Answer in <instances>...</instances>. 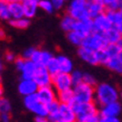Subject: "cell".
Here are the masks:
<instances>
[{
	"label": "cell",
	"mask_w": 122,
	"mask_h": 122,
	"mask_svg": "<svg viewBox=\"0 0 122 122\" xmlns=\"http://www.w3.org/2000/svg\"><path fill=\"white\" fill-rule=\"evenodd\" d=\"M46 67H47L48 72L52 74V76L58 73V72H59V65H58V62H57L56 56H54V57H53L49 62H48L47 65H46Z\"/></svg>",
	"instance_id": "30"
},
{
	"label": "cell",
	"mask_w": 122,
	"mask_h": 122,
	"mask_svg": "<svg viewBox=\"0 0 122 122\" xmlns=\"http://www.w3.org/2000/svg\"><path fill=\"white\" fill-rule=\"evenodd\" d=\"M100 118H101L100 113H96V114L90 115L89 118H86L84 121L85 122H100Z\"/></svg>",
	"instance_id": "41"
},
{
	"label": "cell",
	"mask_w": 122,
	"mask_h": 122,
	"mask_svg": "<svg viewBox=\"0 0 122 122\" xmlns=\"http://www.w3.org/2000/svg\"><path fill=\"white\" fill-rule=\"evenodd\" d=\"M122 111V105L119 101H114L111 103L100 107L99 113L101 117H119Z\"/></svg>",
	"instance_id": "14"
},
{
	"label": "cell",
	"mask_w": 122,
	"mask_h": 122,
	"mask_svg": "<svg viewBox=\"0 0 122 122\" xmlns=\"http://www.w3.org/2000/svg\"><path fill=\"white\" fill-rule=\"evenodd\" d=\"M54 56L51 52H48V51H44V49H41V63L39 65H43V66H46L47 63L53 58Z\"/></svg>",
	"instance_id": "35"
},
{
	"label": "cell",
	"mask_w": 122,
	"mask_h": 122,
	"mask_svg": "<svg viewBox=\"0 0 122 122\" xmlns=\"http://www.w3.org/2000/svg\"><path fill=\"white\" fill-rule=\"evenodd\" d=\"M65 1H71V0H65Z\"/></svg>",
	"instance_id": "51"
},
{
	"label": "cell",
	"mask_w": 122,
	"mask_h": 122,
	"mask_svg": "<svg viewBox=\"0 0 122 122\" xmlns=\"http://www.w3.org/2000/svg\"><path fill=\"white\" fill-rule=\"evenodd\" d=\"M121 10H122V7H121Z\"/></svg>",
	"instance_id": "52"
},
{
	"label": "cell",
	"mask_w": 122,
	"mask_h": 122,
	"mask_svg": "<svg viewBox=\"0 0 122 122\" xmlns=\"http://www.w3.org/2000/svg\"><path fill=\"white\" fill-rule=\"evenodd\" d=\"M11 111V104L9 100L1 97L0 99V112L1 113H10Z\"/></svg>",
	"instance_id": "34"
},
{
	"label": "cell",
	"mask_w": 122,
	"mask_h": 122,
	"mask_svg": "<svg viewBox=\"0 0 122 122\" xmlns=\"http://www.w3.org/2000/svg\"><path fill=\"white\" fill-rule=\"evenodd\" d=\"M38 99L45 103L46 105L53 102L54 100L57 99V94H56V90L54 89L53 85H48V86H41L38 89L37 92Z\"/></svg>",
	"instance_id": "12"
},
{
	"label": "cell",
	"mask_w": 122,
	"mask_h": 122,
	"mask_svg": "<svg viewBox=\"0 0 122 122\" xmlns=\"http://www.w3.org/2000/svg\"><path fill=\"white\" fill-rule=\"evenodd\" d=\"M25 62H26V58H24L22 56H19V57H17V58L15 59V66L16 68L20 72V71L22 70V67H24V65H25Z\"/></svg>",
	"instance_id": "38"
},
{
	"label": "cell",
	"mask_w": 122,
	"mask_h": 122,
	"mask_svg": "<svg viewBox=\"0 0 122 122\" xmlns=\"http://www.w3.org/2000/svg\"><path fill=\"white\" fill-rule=\"evenodd\" d=\"M107 11V6L101 1H87V12L90 18H95Z\"/></svg>",
	"instance_id": "16"
},
{
	"label": "cell",
	"mask_w": 122,
	"mask_h": 122,
	"mask_svg": "<svg viewBox=\"0 0 122 122\" xmlns=\"http://www.w3.org/2000/svg\"><path fill=\"white\" fill-rule=\"evenodd\" d=\"M9 25L11 27H14L16 29H26L27 27L29 26L30 20L26 17H22V18H17V19H10L9 20Z\"/></svg>",
	"instance_id": "28"
},
{
	"label": "cell",
	"mask_w": 122,
	"mask_h": 122,
	"mask_svg": "<svg viewBox=\"0 0 122 122\" xmlns=\"http://www.w3.org/2000/svg\"><path fill=\"white\" fill-rule=\"evenodd\" d=\"M57 62L59 65V72H63V73H72L73 72V62L71 61L67 56L61 54V55L56 56Z\"/></svg>",
	"instance_id": "23"
},
{
	"label": "cell",
	"mask_w": 122,
	"mask_h": 122,
	"mask_svg": "<svg viewBox=\"0 0 122 122\" xmlns=\"http://www.w3.org/2000/svg\"><path fill=\"white\" fill-rule=\"evenodd\" d=\"M53 5H54V8H55V10L57 9H61V8H63L64 4H65V0H52Z\"/></svg>",
	"instance_id": "42"
},
{
	"label": "cell",
	"mask_w": 122,
	"mask_h": 122,
	"mask_svg": "<svg viewBox=\"0 0 122 122\" xmlns=\"http://www.w3.org/2000/svg\"><path fill=\"white\" fill-rule=\"evenodd\" d=\"M9 10H10L11 19H17L25 17V11H24V5L21 0L14 1L9 4Z\"/></svg>",
	"instance_id": "21"
},
{
	"label": "cell",
	"mask_w": 122,
	"mask_h": 122,
	"mask_svg": "<svg viewBox=\"0 0 122 122\" xmlns=\"http://www.w3.org/2000/svg\"><path fill=\"white\" fill-rule=\"evenodd\" d=\"M103 4L107 6V9L120 10L122 7V0H103Z\"/></svg>",
	"instance_id": "31"
},
{
	"label": "cell",
	"mask_w": 122,
	"mask_h": 122,
	"mask_svg": "<svg viewBox=\"0 0 122 122\" xmlns=\"http://www.w3.org/2000/svg\"><path fill=\"white\" fill-rule=\"evenodd\" d=\"M105 67H107L109 70L113 71L118 74L122 75V52L119 55L114 56L107 61V63L104 65Z\"/></svg>",
	"instance_id": "22"
},
{
	"label": "cell",
	"mask_w": 122,
	"mask_h": 122,
	"mask_svg": "<svg viewBox=\"0 0 122 122\" xmlns=\"http://www.w3.org/2000/svg\"><path fill=\"white\" fill-rule=\"evenodd\" d=\"M83 82L86 83V84H89V85H92L94 87L97 85L96 78L94 77L92 74H90V73H84V74H83Z\"/></svg>",
	"instance_id": "36"
},
{
	"label": "cell",
	"mask_w": 122,
	"mask_h": 122,
	"mask_svg": "<svg viewBox=\"0 0 122 122\" xmlns=\"http://www.w3.org/2000/svg\"><path fill=\"white\" fill-rule=\"evenodd\" d=\"M24 105H25V107L28 111H30L35 115H41V117H46L47 118L48 115L47 105L43 103L38 99L37 93L24 96Z\"/></svg>",
	"instance_id": "2"
},
{
	"label": "cell",
	"mask_w": 122,
	"mask_h": 122,
	"mask_svg": "<svg viewBox=\"0 0 122 122\" xmlns=\"http://www.w3.org/2000/svg\"><path fill=\"white\" fill-rule=\"evenodd\" d=\"M0 18L5 20V21H9L11 19L9 4L5 0H0Z\"/></svg>",
	"instance_id": "29"
},
{
	"label": "cell",
	"mask_w": 122,
	"mask_h": 122,
	"mask_svg": "<svg viewBox=\"0 0 122 122\" xmlns=\"http://www.w3.org/2000/svg\"><path fill=\"white\" fill-rule=\"evenodd\" d=\"M76 21H77V20H76L74 17H72L71 15L66 14L65 16H63V18L61 20V28H62L65 33L72 31V30H74Z\"/></svg>",
	"instance_id": "26"
},
{
	"label": "cell",
	"mask_w": 122,
	"mask_h": 122,
	"mask_svg": "<svg viewBox=\"0 0 122 122\" xmlns=\"http://www.w3.org/2000/svg\"><path fill=\"white\" fill-rule=\"evenodd\" d=\"M100 122H120L118 117H101Z\"/></svg>",
	"instance_id": "40"
},
{
	"label": "cell",
	"mask_w": 122,
	"mask_h": 122,
	"mask_svg": "<svg viewBox=\"0 0 122 122\" xmlns=\"http://www.w3.org/2000/svg\"><path fill=\"white\" fill-rule=\"evenodd\" d=\"M74 99L75 102L84 103V102H92L95 97V87L82 82L80 84L75 85L74 87Z\"/></svg>",
	"instance_id": "3"
},
{
	"label": "cell",
	"mask_w": 122,
	"mask_h": 122,
	"mask_svg": "<svg viewBox=\"0 0 122 122\" xmlns=\"http://www.w3.org/2000/svg\"><path fill=\"white\" fill-rule=\"evenodd\" d=\"M107 41L104 37V35L101 33H96V31H93L91 35L86 36L82 43L83 47L90 48V49H93L96 52H100V51L104 49L107 47Z\"/></svg>",
	"instance_id": "6"
},
{
	"label": "cell",
	"mask_w": 122,
	"mask_h": 122,
	"mask_svg": "<svg viewBox=\"0 0 122 122\" xmlns=\"http://www.w3.org/2000/svg\"><path fill=\"white\" fill-rule=\"evenodd\" d=\"M59 114H61V120H64V121L75 122L76 120H77V118H76V113H75L74 109H73V107H72L71 104L61 103Z\"/></svg>",
	"instance_id": "17"
},
{
	"label": "cell",
	"mask_w": 122,
	"mask_h": 122,
	"mask_svg": "<svg viewBox=\"0 0 122 122\" xmlns=\"http://www.w3.org/2000/svg\"><path fill=\"white\" fill-rule=\"evenodd\" d=\"M74 30L78 31L82 36H89L94 31V27H93V19L92 18H86L82 19V20H77L76 25H75Z\"/></svg>",
	"instance_id": "15"
},
{
	"label": "cell",
	"mask_w": 122,
	"mask_h": 122,
	"mask_svg": "<svg viewBox=\"0 0 122 122\" xmlns=\"http://www.w3.org/2000/svg\"><path fill=\"white\" fill-rule=\"evenodd\" d=\"M59 107H61V102L57 99L47 104L48 115L47 119L49 122H58L61 121V114H59Z\"/></svg>",
	"instance_id": "18"
},
{
	"label": "cell",
	"mask_w": 122,
	"mask_h": 122,
	"mask_svg": "<svg viewBox=\"0 0 122 122\" xmlns=\"http://www.w3.org/2000/svg\"><path fill=\"white\" fill-rule=\"evenodd\" d=\"M52 85L54 86V89L57 92L64 91V90H67V89H72L73 87V81H72L71 73L58 72L57 74L53 75Z\"/></svg>",
	"instance_id": "7"
},
{
	"label": "cell",
	"mask_w": 122,
	"mask_h": 122,
	"mask_svg": "<svg viewBox=\"0 0 122 122\" xmlns=\"http://www.w3.org/2000/svg\"><path fill=\"white\" fill-rule=\"evenodd\" d=\"M41 49L35 48V51H34V53H33V55H31V57H30V59H31L35 64L39 65V63H41Z\"/></svg>",
	"instance_id": "37"
},
{
	"label": "cell",
	"mask_w": 122,
	"mask_h": 122,
	"mask_svg": "<svg viewBox=\"0 0 122 122\" xmlns=\"http://www.w3.org/2000/svg\"><path fill=\"white\" fill-rule=\"evenodd\" d=\"M24 5V11L25 17L28 19H31L36 15L38 8H39V1L41 0H21Z\"/></svg>",
	"instance_id": "19"
},
{
	"label": "cell",
	"mask_w": 122,
	"mask_h": 122,
	"mask_svg": "<svg viewBox=\"0 0 122 122\" xmlns=\"http://www.w3.org/2000/svg\"><path fill=\"white\" fill-rule=\"evenodd\" d=\"M33 78H34V81L37 83V85L39 87L52 85V81H53L52 74L48 72L47 67L43 66V65H38L37 66Z\"/></svg>",
	"instance_id": "8"
},
{
	"label": "cell",
	"mask_w": 122,
	"mask_h": 122,
	"mask_svg": "<svg viewBox=\"0 0 122 122\" xmlns=\"http://www.w3.org/2000/svg\"><path fill=\"white\" fill-rule=\"evenodd\" d=\"M43 122H49V121H48V119H47V120H45V121H43Z\"/></svg>",
	"instance_id": "49"
},
{
	"label": "cell",
	"mask_w": 122,
	"mask_h": 122,
	"mask_svg": "<svg viewBox=\"0 0 122 122\" xmlns=\"http://www.w3.org/2000/svg\"><path fill=\"white\" fill-rule=\"evenodd\" d=\"M10 121V113H1V122Z\"/></svg>",
	"instance_id": "44"
},
{
	"label": "cell",
	"mask_w": 122,
	"mask_h": 122,
	"mask_svg": "<svg viewBox=\"0 0 122 122\" xmlns=\"http://www.w3.org/2000/svg\"><path fill=\"white\" fill-rule=\"evenodd\" d=\"M120 95H121V100H122V91H121V94H120Z\"/></svg>",
	"instance_id": "50"
},
{
	"label": "cell",
	"mask_w": 122,
	"mask_h": 122,
	"mask_svg": "<svg viewBox=\"0 0 122 122\" xmlns=\"http://www.w3.org/2000/svg\"><path fill=\"white\" fill-rule=\"evenodd\" d=\"M66 37L67 39H68V41H70L71 44L75 45V46H82V43H83V41H84V36H82L81 34L78 33V31H76V30H72V31H68V33H66Z\"/></svg>",
	"instance_id": "27"
},
{
	"label": "cell",
	"mask_w": 122,
	"mask_h": 122,
	"mask_svg": "<svg viewBox=\"0 0 122 122\" xmlns=\"http://www.w3.org/2000/svg\"><path fill=\"white\" fill-rule=\"evenodd\" d=\"M16 58L17 57H16V55L12 52H6V54H5V59L7 62H15Z\"/></svg>",
	"instance_id": "43"
},
{
	"label": "cell",
	"mask_w": 122,
	"mask_h": 122,
	"mask_svg": "<svg viewBox=\"0 0 122 122\" xmlns=\"http://www.w3.org/2000/svg\"><path fill=\"white\" fill-rule=\"evenodd\" d=\"M90 1H101V2H103V0H90Z\"/></svg>",
	"instance_id": "47"
},
{
	"label": "cell",
	"mask_w": 122,
	"mask_h": 122,
	"mask_svg": "<svg viewBox=\"0 0 122 122\" xmlns=\"http://www.w3.org/2000/svg\"><path fill=\"white\" fill-rule=\"evenodd\" d=\"M72 107L74 109L75 113H76V118L78 120H85L90 115L99 113V110H100V109H97V104L95 103V101L84 102V103H78L74 101L72 103Z\"/></svg>",
	"instance_id": "5"
},
{
	"label": "cell",
	"mask_w": 122,
	"mask_h": 122,
	"mask_svg": "<svg viewBox=\"0 0 122 122\" xmlns=\"http://www.w3.org/2000/svg\"><path fill=\"white\" fill-rule=\"evenodd\" d=\"M83 74H84V73L78 70H75L71 73V75H72V81H73V87H74L75 85H77L83 82Z\"/></svg>",
	"instance_id": "33"
},
{
	"label": "cell",
	"mask_w": 122,
	"mask_h": 122,
	"mask_svg": "<svg viewBox=\"0 0 122 122\" xmlns=\"http://www.w3.org/2000/svg\"><path fill=\"white\" fill-rule=\"evenodd\" d=\"M119 100V91L114 85L103 82L95 86V97L94 101L97 107H103L107 104Z\"/></svg>",
	"instance_id": "1"
},
{
	"label": "cell",
	"mask_w": 122,
	"mask_h": 122,
	"mask_svg": "<svg viewBox=\"0 0 122 122\" xmlns=\"http://www.w3.org/2000/svg\"><path fill=\"white\" fill-rule=\"evenodd\" d=\"M103 35L107 39V44H118L122 39V33L114 26H112L110 29H107L105 33H103Z\"/></svg>",
	"instance_id": "20"
},
{
	"label": "cell",
	"mask_w": 122,
	"mask_h": 122,
	"mask_svg": "<svg viewBox=\"0 0 122 122\" xmlns=\"http://www.w3.org/2000/svg\"><path fill=\"white\" fill-rule=\"evenodd\" d=\"M58 122H70V121H64V120H61V121H58Z\"/></svg>",
	"instance_id": "48"
},
{
	"label": "cell",
	"mask_w": 122,
	"mask_h": 122,
	"mask_svg": "<svg viewBox=\"0 0 122 122\" xmlns=\"http://www.w3.org/2000/svg\"><path fill=\"white\" fill-rule=\"evenodd\" d=\"M5 1H7L8 4H10V2H14V1H18V0H5Z\"/></svg>",
	"instance_id": "45"
},
{
	"label": "cell",
	"mask_w": 122,
	"mask_h": 122,
	"mask_svg": "<svg viewBox=\"0 0 122 122\" xmlns=\"http://www.w3.org/2000/svg\"><path fill=\"white\" fill-rule=\"evenodd\" d=\"M87 1L89 0H71L66 14L74 17L76 20L90 18L87 12Z\"/></svg>",
	"instance_id": "4"
},
{
	"label": "cell",
	"mask_w": 122,
	"mask_h": 122,
	"mask_svg": "<svg viewBox=\"0 0 122 122\" xmlns=\"http://www.w3.org/2000/svg\"><path fill=\"white\" fill-rule=\"evenodd\" d=\"M37 66H38L37 64H35L31 59H26L25 65L22 67V70L20 71V73H21V78H33Z\"/></svg>",
	"instance_id": "24"
},
{
	"label": "cell",
	"mask_w": 122,
	"mask_h": 122,
	"mask_svg": "<svg viewBox=\"0 0 122 122\" xmlns=\"http://www.w3.org/2000/svg\"><path fill=\"white\" fill-rule=\"evenodd\" d=\"M34 51H35V48L34 47H29V48H26L24 52H22V57L26 59H30V57H31V55H33Z\"/></svg>",
	"instance_id": "39"
},
{
	"label": "cell",
	"mask_w": 122,
	"mask_h": 122,
	"mask_svg": "<svg viewBox=\"0 0 122 122\" xmlns=\"http://www.w3.org/2000/svg\"><path fill=\"white\" fill-rule=\"evenodd\" d=\"M57 100H58L61 103H67V104H71V105H72V103L75 101L74 90H73V87L57 92Z\"/></svg>",
	"instance_id": "25"
},
{
	"label": "cell",
	"mask_w": 122,
	"mask_h": 122,
	"mask_svg": "<svg viewBox=\"0 0 122 122\" xmlns=\"http://www.w3.org/2000/svg\"><path fill=\"white\" fill-rule=\"evenodd\" d=\"M77 55L82 61L86 62L90 65H100V59H99V52L90 49V48L80 46L77 49Z\"/></svg>",
	"instance_id": "9"
},
{
	"label": "cell",
	"mask_w": 122,
	"mask_h": 122,
	"mask_svg": "<svg viewBox=\"0 0 122 122\" xmlns=\"http://www.w3.org/2000/svg\"><path fill=\"white\" fill-rule=\"evenodd\" d=\"M38 89H39V86L34 81V78H21L18 84V92L22 96L34 94L37 92Z\"/></svg>",
	"instance_id": "11"
},
{
	"label": "cell",
	"mask_w": 122,
	"mask_h": 122,
	"mask_svg": "<svg viewBox=\"0 0 122 122\" xmlns=\"http://www.w3.org/2000/svg\"><path fill=\"white\" fill-rule=\"evenodd\" d=\"M112 26L113 25H112L111 20L109 19L105 12L95 17V18H93V27H94V31H96V33L103 34L107 29H110Z\"/></svg>",
	"instance_id": "13"
},
{
	"label": "cell",
	"mask_w": 122,
	"mask_h": 122,
	"mask_svg": "<svg viewBox=\"0 0 122 122\" xmlns=\"http://www.w3.org/2000/svg\"><path fill=\"white\" fill-rule=\"evenodd\" d=\"M39 8L41 10H44L45 12H48V14H52L53 11L55 10L52 0H41L39 1Z\"/></svg>",
	"instance_id": "32"
},
{
	"label": "cell",
	"mask_w": 122,
	"mask_h": 122,
	"mask_svg": "<svg viewBox=\"0 0 122 122\" xmlns=\"http://www.w3.org/2000/svg\"><path fill=\"white\" fill-rule=\"evenodd\" d=\"M122 52V49L120 48L118 44H107V47L99 52V59H100L101 65H105L107 63V61L114 56L119 55Z\"/></svg>",
	"instance_id": "10"
},
{
	"label": "cell",
	"mask_w": 122,
	"mask_h": 122,
	"mask_svg": "<svg viewBox=\"0 0 122 122\" xmlns=\"http://www.w3.org/2000/svg\"><path fill=\"white\" fill-rule=\"evenodd\" d=\"M75 122H85V121H84V120H78V119H77Z\"/></svg>",
	"instance_id": "46"
}]
</instances>
